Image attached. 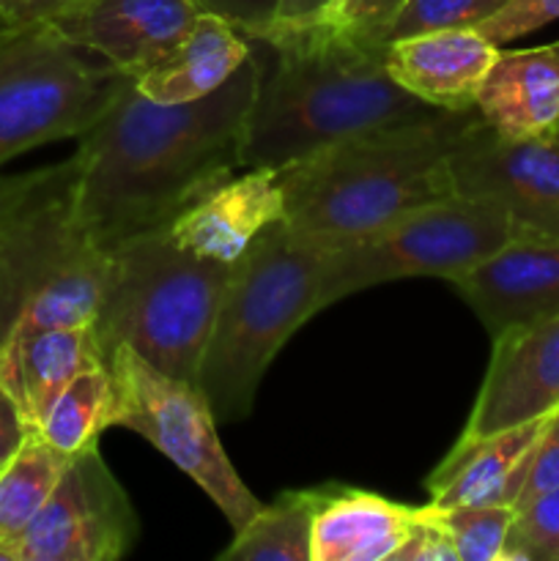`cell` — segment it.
Segmentation results:
<instances>
[{"label": "cell", "mask_w": 559, "mask_h": 561, "mask_svg": "<svg viewBox=\"0 0 559 561\" xmlns=\"http://www.w3.org/2000/svg\"><path fill=\"white\" fill-rule=\"evenodd\" d=\"M261 58H250L219 91L184 104H159L129 80L80 135L75 151L77 219L93 244L164 228L201 192L241 168L244 121Z\"/></svg>", "instance_id": "obj_1"}, {"label": "cell", "mask_w": 559, "mask_h": 561, "mask_svg": "<svg viewBox=\"0 0 559 561\" xmlns=\"http://www.w3.org/2000/svg\"><path fill=\"white\" fill-rule=\"evenodd\" d=\"M241 137V168H288L376 126L433 113L392 80L384 44L332 20L269 36Z\"/></svg>", "instance_id": "obj_2"}, {"label": "cell", "mask_w": 559, "mask_h": 561, "mask_svg": "<svg viewBox=\"0 0 559 561\" xmlns=\"http://www.w3.org/2000/svg\"><path fill=\"white\" fill-rule=\"evenodd\" d=\"M477 110L433 113L345 137L280 168L283 222L329 244H351L406 211L453 195L449 151Z\"/></svg>", "instance_id": "obj_3"}, {"label": "cell", "mask_w": 559, "mask_h": 561, "mask_svg": "<svg viewBox=\"0 0 559 561\" xmlns=\"http://www.w3.org/2000/svg\"><path fill=\"white\" fill-rule=\"evenodd\" d=\"M334 244L274 222L230 272L203 354L197 387L217 422L244 420L269 365L290 334L321 312Z\"/></svg>", "instance_id": "obj_4"}, {"label": "cell", "mask_w": 559, "mask_h": 561, "mask_svg": "<svg viewBox=\"0 0 559 561\" xmlns=\"http://www.w3.org/2000/svg\"><path fill=\"white\" fill-rule=\"evenodd\" d=\"M233 266L192 255L164 228L121 241L110 250V285L96 318L107 356L126 345L168 376L197 383Z\"/></svg>", "instance_id": "obj_5"}, {"label": "cell", "mask_w": 559, "mask_h": 561, "mask_svg": "<svg viewBox=\"0 0 559 561\" xmlns=\"http://www.w3.org/2000/svg\"><path fill=\"white\" fill-rule=\"evenodd\" d=\"M129 80L49 22L0 31V164L80 137Z\"/></svg>", "instance_id": "obj_6"}, {"label": "cell", "mask_w": 559, "mask_h": 561, "mask_svg": "<svg viewBox=\"0 0 559 561\" xmlns=\"http://www.w3.org/2000/svg\"><path fill=\"white\" fill-rule=\"evenodd\" d=\"M513 236L515 228L502 208L453 192L411 208L365 239L334 247L323 274L321 307L395 279H453Z\"/></svg>", "instance_id": "obj_7"}, {"label": "cell", "mask_w": 559, "mask_h": 561, "mask_svg": "<svg viewBox=\"0 0 559 561\" xmlns=\"http://www.w3.org/2000/svg\"><path fill=\"white\" fill-rule=\"evenodd\" d=\"M110 370L118 389L115 425L135 431L184 471L239 531L261 502L230 463L217 433V416L201 387L153 367L126 345L110 351Z\"/></svg>", "instance_id": "obj_8"}, {"label": "cell", "mask_w": 559, "mask_h": 561, "mask_svg": "<svg viewBox=\"0 0 559 561\" xmlns=\"http://www.w3.org/2000/svg\"><path fill=\"white\" fill-rule=\"evenodd\" d=\"M135 540L129 496L99 447H88L69 458L36 518L0 546V561H118Z\"/></svg>", "instance_id": "obj_9"}, {"label": "cell", "mask_w": 559, "mask_h": 561, "mask_svg": "<svg viewBox=\"0 0 559 561\" xmlns=\"http://www.w3.org/2000/svg\"><path fill=\"white\" fill-rule=\"evenodd\" d=\"M453 192L502 208L515 236L559 239V146L548 137L513 140L480 115L449 151Z\"/></svg>", "instance_id": "obj_10"}, {"label": "cell", "mask_w": 559, "mask_h": 561, "mask_svg": "<svg viewBox=\"0 0 559 561\" xmlns=\"http://www.w3.org/2000/svg\"><path fill=\"white\" fill-rule=\"evenodd\" d=\"M75 179V157L42 168L25 201L0 225V345L22 307L93 244L77 219Z\"/></svg>", "instance_id": "obj_11"}, {"label": "cell", "mask_w": 559, "mask_h": 561, "mask_svg": "<svg viewBox=\"0 0 559 561\" xmlns=\"http://www.w3.org/2000/svg\"><path fill=\"white\" fill-rule=\"evenodd\" d=\"M201 14L197 0H75L47 22L135 80L168 58Z\"/></svg>", "instance_id": "obj_12"}, {"label": "cell", "mask_w": 559, "mask_h": 561, "mask_svg": "<svg viewBox=\"0 0 559 561\" xmlns=\"http://www.w3.org/2000/svg\"><path fill=\"white\" fill-rule=\"evenodd\" d=\"M559 409V316L504 329L464 436H493Z\"/></svg>", "instance_id": "obj_13"}, {"label": "cell", "mask_w": 559, "mask_h": 561, "mask_svg": "<svg viewBox=\"0 0 559 561\" xmlns=\"http://www.w3.org/2000/svg\"><path fill=\"white\" fill-rule=\"evenodd\" d=\"M449 283L480 316L491 337L559 316V239L513 236Z\"/></svg>", "instance_id": "obj_14"}, {"label": "cell", "mask_w": 559, "mask_h": 561, "mask_svg": "<svg viewBox=\"0 0 559 561\" xmlns=\"http://www.w3.org/2000/svg\"><path fill=\"white\" fill-rule=\"evenodd\" d=\"M283 217L285 195L280 170L244 168V173L228 175L201 192L164 225V230L192 255L233 266L252 241L274 222H283Z\"/></svg>", "instance_id": "obj_15"}, {"label": "cell", "mask_w": 559, "mask_h": 561, "mask_svg": "<svg viewBox=\"0 0 559 561\" xmlns=\"http://www.w3.org/2000/svg\"><path fill=\"white\" fill-rule=\"evenodd\" d=\"M499 47L475 27L433 31L384 44V64L392 80L422 104L444 113L475 110Z\"/></svg>", "instance_id": "obj_16"}, {"label": "cell", "mask_w": 559, "mask_h": 561, "mask_svg": "<svg viewBox=\"0 0 559 561\" xmlns=\"http://www.w3.org/2000/svg\"><path fill=\"white\" fill-rule=\"evenodd\" d=\"M548 416L507 427L493 436H460V442L425 480L433 507H464V504L513 507L524 482L526 458L540 438Z\"/></svg>", "instance_id": "obj_17"}, {"label": "cell", "mask_w": 559, "mask_h": 561, "mask_svg": "<svg viewBox=\"0 0 559 561\" xmlns=\"http://www.w3.org/2000/svg\"><path fill=\"white\" fill-rule=\"evenodd\" d=\"M475 110L491 129L513 140L551 135L559 124V44L499 49L480 82Z\"/></svg>", "instance_id": "obj_18"}, {"label": "cell", "mask_w": 559, "mask_h": 561, "mask_svg": "<svg viewBox=\"0 0 559 561\" xmlns=\"http://www.w3.org/2000/svg\"><path fill=\"white\" fill-rule=\"evenodd\" d=\"M420 507L389 502L370 491L316 488L312 561H389L403 546Z\"/></svg>", "instance_id": "obj_19"}, {"label": "cell", "mask_w": 559, "mask_h": 561, "mask_svg": "<svg viewBox=\"0 0 559 561\" xmlns=\"http://www.w3.org/2000/svg\"><path fill=\"white\" fill-rule=\"evenodd\" d=\"M93 365H110L96 323L47 329L0 345V378L11 389L33 431L66 383Z\"/></svg>", "instance_id": "obj_20"}, {"label": "cell", "mask_w": 559, "mask_h": 561, "mask_svg": "<svg viewBox=\"0 0 559 561\" xmlns=\"http://www.w3.org/2000/svg\"><path fill=\"white\" fill-rule=\"evenodd\" d=\"M250 38L214 14H201L179 47L135 77V88L159 104L197 102L219 91L250 58Z\"/></svg>", "instance_id": "obj_21"}, {"label": "cell", "mask_w": 559, "mask_h": 561, "mask_svg": "<svg viewBox=\"0 0 559 561\" xmlns=\"http://www.w3.org/2000/svg\"><path fill=\"white\" fill-rule=\"evenodd\" d=\"M110 285V252L91 244L69 266L55 274L25 307L11 327L5 343H16L47 329L91 327L102 310Z\"/></svg>", "instance_id": "obj_22"}, {"label": "cell", "mask_w": 559, "mask_h": 561, "mask_svg": "<svg viewBox=\"0 0 559 561\" xmlns=\"http://www.w3.org/2000/svg\"><path fill=\"white\" fill-rule=\"evenodd\" d=\"M115 411L118 389L113 370L110 365H93L66 383L36 431L49 447L64 453L66 458H75L82 449L96 447L104 427L115 425Z\"/></svg>", "instance_id": "obj_23"}, {"label": "cell", "mask_w": 559, "mask_h": 561, "mask_svg": "<svg viewBox=\"0 0 559 561\" xmlns=\"http://www.w3.org/2000/svg\"><path fill=\"white\" fill-rule=\"evenodd\" d=\"M312 515L316 488L280 493L272 504H261L244 529L233 531L219 561H312Z\"/></svg>", "instance_id": "obj_24"}, {"label": "cell", "mask_w": 559, "mask_h": 561, "mask_svg": "<svg viewBox=\"0 0 559 561\" xmlns=\"http://www.w3.org/2000/svg\"><path fill=\"white\" fill-rule=\"evenodd\" d=\"M66 463L69 458L49 447L38 431H33L25 444L0 466V546L14 540L36 518Z\"/></svg>", "instance_id": "obj_25"}, {"label": "cell", "mask_w": 559, "mask_h": 561, "mask_svg": "<svg viewBox=\"0 0 559 561\" xmlns=\"http://www.w3.org/2000/svg\"><path fill=\"white\" fill-rule=\"evenodd\" d=\"M433 524L447 535L458 561H504L515 510L507 504H464V507H433Z\"/></svg>", "instance_id": "obj_26"}, {"label": "cell", "mask_w": 559, "mask_h": 561, "mask_svg": "<svg viewBox=\"0 0 559 561\" xmlns=\"http://www.w3.org/2000/svg\"><path fill=\"white\" fill-rule=\"evenodd\" d=\"M502 5L504 0H406L403 9L384 31V44L420 33L477 27Z\"/></svg>", "instance_id": "obj_27"}, {"label": "cell", "mask_w": 559, "mask_h": 561, "mask_svg": "<svg viewBox=\"0 0 559 561\" xmlns=\"http://www.w3.org/2000/svg\"><path fill=\"white\" fill-rule=\"evenodd\" d=\"M557 488H559V409L548 416L540 438H537L529 458H526L524 482H521V491L518 496H515L513 510L518 513V510H524L526 504L546 496L548 491H557Z\"/></svg>", "instance_id": "obj_28"}, {"label": "cell", "mask_w": 559, "mask_h": 561, "mask_svg": "<svg viewBox=\"0 0 559 561\" xmlns=\"http://www.w3.org/2000/svg\"><path fill=\"white\" fill-rule=\"evenodd\" d=\"M554 20H559V0H504L502 9L475 31L482 33L493 47H504L513 38L540 31Z\"/></svg>", "instance_id": "obj_29"}, {"label": "cell", "mask_w": 559, "mask_h": 561, "mask_svg": "<svg viewBox=\"0 0 559 561\" xmlns=\"http://www.w3.org/2000/svg\"><path fill=\"white\" fill-rule=\"evenodd\" d=\"M197 5L255 42H266L280 20V0H197Z\"/></svg>", "instance_id": "obj_30"}, {"label": "cell", "mask_w": 559, "mask_h": 561, "mask_svg": "<svg viewBox=\"0 0 559 561\" xmlns=\"http://www.w3.org/2000/svg\"><path fill=\"white\" fill-rule=\"evenodd\" d=\"M406 0H338L327 20L338 22L345 31L384 44V31L395 20Z\"/></svg>", "instance_id": "obj_31"}, {"label": "cell", "mask_w": 559, "mask_h": 561, "mask_svg": "<svg viewBox=\"0 0 559 561\" xmlns=\"http://www.w3.org/2000/svg\"><path fill=\"white\" fill-rule=\"evenodd\" d=\"M389 561H458V559H455V551L453 546H449L447 535L433 524L427 510L420 507V515H417L409 537H406L403 546L392 553V559Z\"/></svg>", "instance_id": "obj_32"}, {"label": "cell", "mask_w": 559, "mask_h": 561, "mask_svg": "<svg viewBox=\"0 0 559 561\" xmlns=\"http://www.w3.org/2000/svg\"><path fill=\"white\" fill-rule=\"evenodd\" d=\"M31 422L25 420L16 398L11 394V389L5 387L3 378H0V466L25 444V438L31 436Z\"/></svg>", "instance_id": "obj_33"}, {"label": "cell", "mask_w": 559, "mask_h": 561, "mask_svg": "<svg viewBox=\"0 0 559 561\" xmlns=\"http://www.w3.org/2000/svg\"><path fill=\"white\" fill-rule=\"evenodd\" d=\"M75 0H0V31L3 27L31 25V22H47Z\"/></svg>", "instance_id": "obj_34"}, {"label": "cell", "mask_w": 559, "mask_h": 561, "mask_svg": "<svg viewBox=\"0 0 559 561\" xmlns=\"http://www.w3.org/2000/svg\"><path fill=\"white\" fill-rule=\"evenodd\" d=\"M334 3H338V0H280V20H277V27H274V33L288 31V27L312 25V22L329 16V11L334 9Z\"/></svg>", "instance_id": "obj_35"}, {"label": "cell", "mask_w": 559, "mask_h": 561, "mask_svg": "<svg viewBox=\"0 0 559 561\" xmlns=\"http://www.w3.org/2000/svg\"><path fill=\"white\" fill-rule=\"evenodd\" d=\"M548 140H554V142H557V146H559V124L554 126V131H551V135H548Z\"/></svg>", "instance_id": "obj_36"}]
</instances>
